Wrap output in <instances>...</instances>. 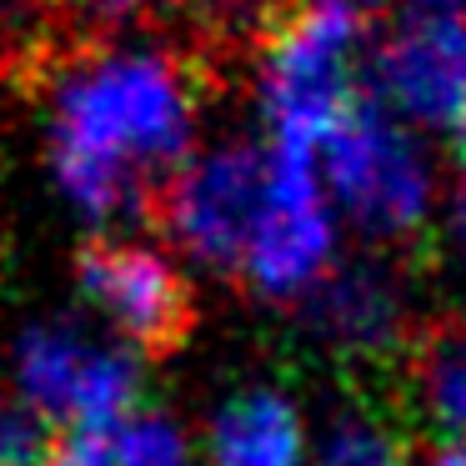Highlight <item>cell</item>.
<instances>
[{"label": "cell", "instance_id": "1", "mask_svg": "<svg viewBox=\"0 0 466 466\" xmlns=\"http://www.w3.org/2000/svg\"><path fill=\"white\" fill-rule=\"evenodd\" d=\"M206 86L161 35L86 41L41 76V156L51 191L86 231L126 236L201 146Z\"/></svg>", "mask_w": 466, "mask_h": 466}, {"label": "cell", "instance_id": "2", "mask_svg": "<svg viewBox=\"0 0 466 466\" xmlns=\"http://www.w3.org/2000/svg\"><path fill=\"white\" fill-rule=\"evenodd\" d=\"M371 15L336 0H296L256 41L251 106L266 151L321 156L326 136L366 101Z\"/></svg>", "mask_w": 466, "mask_h": 466}, {"label": "cell", "instance_id": "3", "mask_svg": "<svg viewBox=\"0 0 466 466\" xmlns=\"http://www.w3.org/2000/svg\"><path fill=\"white\" fill-rule=\"evenodd\" d=\"M316 171L346 236L366 241L371 251L416 241L441 211L446 176L431 136L411 131L371 101H361L326 136Z\"/></svg>", "mask_w": 466, "mask_h": 466}, {"label": "cell", "instance_id": "4", "mask_svg": "<svg viewBox=\"0 0 466 466\" xmlns=\"http://www.w3.org/2000/svg\"><path fill=\"white\" fill-rule=\"evenodd\" d=\"M5 391L51 431H91L141 406V356L86 316H31L5 341Z\"/></svg>", "mask_w": 466, "mask_h": 466}, {"label": "cell", "instance_id": "5", "mask_svg": "<svg viewBox=\"0 0 466 466\" xmlns=\"http://www.w3.org/2000/svg\"><path fill=\"white\" fill-rule=\"evenodd\" d=\"M266 196V146L261 141H201L156 196L161 246L206 276L241 271L256 211Z\"/></svg>", "mask_w": 466, "mask_h": 466}, {"label": "cell", "instance_id": "6", "mask_svg": "<svg viewBox=\"0 0 466 466\" xmlns=\"http://www.w3.org/2000/svg\"><path fill=\"white\" fill-rule=\"evenodd\" d=\"M346 261V226L326 201L311 156L266 151V196L241 256V281L266 306L301 311L321 281Z\"/></svg>", "mask_w": 466, "mask_h": 466}, {"label": "cell", "instance_id": "7", "mask_svg": "<svg viewBox=\"0 0 466 466\" xmlns=\"http://www.w3.org/2000/svg\"><path fill=\"white\" fill-rule=\"evenodd\" d=\"M76 296L91 326L116 336L121 346L161 351L191 321V286L186 266L161 241L126 231L96 236L76 261Z\"/></svg>", "mask_w": 466, "mask_h": 466}, {"label": "cell", "instance_id": "8", "mask_svg": "<svg viewBox=\"0 0 466 466\" xmlns=\"http://www.w3.org/2000/svg\"><path fill=\"white\" fill-rule=\"evenodd\" d=\"M366 101L421 136H466V15L396 11L366 56Z\"/></svg>", "mask_w": 466, "mask_h": 466}, {"label": "cell", "instance_id": "9", "mask_svg": "<svg viewBox=\"0 0 466 466\" xmlns=\"http://www.w3.org/2000/svg\"><path fill=\"white\" fill-rule=\"evenodd\" d=\"M316 346L351 366H386L411 346L416 331V296L401 266L381 251L346 256L321 291L301 306Z\"/></svg>", "mask_w": 466, "mask_h": 466}, {"label": "cell", "instance_id": "10", "mask_svg": "<svg viewBox=\"0 0 466 466\" xmlns=\"http://www.w3.org/2000/svg\"><path fill=\"white\" fill-rule=\"evenodd\" d=\"M311 446V416L281 381H236L211 401L196 436L201 466H306Z\"/></svg>", "mask_w": 466, "mask_h": 466}, {"label": "cell", "instance_id": "11", "mask_svg": "<svg viewBox=\"0 0 466 466\" xmlns=\"http://www.w3.org/2000/svg\"><path fill=\"white\" fill-rule=\"evenodd\" d=\"M411 401L436 436H466V326L421 341L411 361Z\"/></svg>", "mask_w": 466, "mask_h": 466}, {"label": "cell", "instance_id": "12", "mask_svg": "<svg viewBox=\"0 0 466 466\" xmlns=\"http://www.w3.org/2000/svg\"><path fill=\"white\" fill-rule=\"evenodd\" d=\"M116 466H191L196 461V436L166 406H131L126 416L96 426Z\"/></svg>", "mask_w": 466, "mask_h": 466}, {"label": "cell", "instance_id": "13", "mask_svg": "<svg viewBox=\"0 0 466 466\" xmlns=\"http://www.w3.org/2000/svg\"><path fill=\"white\" fill-rule=\"evenodd\" d=\"M306 466H411V451H406L391 421L356 406V411H336L316 431Z\"/></svg>", "mask_w": 466, "mask_h": 466}, {"label": "cell", "instance_id": "14", "mask_svg": "<svg viewBox=\"0 0 466 466\" xmlns=\"http://www.w3.org/2000/svg\"><path fill=\"white\" fill-rule=\"evenodd\" d=\"M176 11L201 41L246 46V41H261L291 11V0H176Z\"/></svg>", "mask_w": 466, "mask_h": 466}, {"label": "cell", "instance_id": "15", "mask_svg": "<svg viewBox=\"0 0 466 466\" xmlns=\"http://www.w3.org/2000/svg\"><path fill=\"white\" fill-rule=\"evenodd\" d=\"M61 436L15 391H0V466H46Z\"/></svg>", "mask_w": 466, "mask_h": 466}, {"label": "cell", "instance_id": "16", "mask_svg": "<svg viewBox=\"0 0 466 466\" xmlns=\"http://www.w3.org/2000/svg\"><path fill=\"white\" fill-rule=\"evenodd\" d=\"M61 5L86 31H96V41H111V35H136L161 0H61Z\"/></svg>", "mask_w": 466, "mask_h": 466}, {"label": "cell", "instance_id": "17", "mask_svg": "<svg viewBox=\"0 0 466 466\" xmlns=\"http://www.w3.org/2000/svg\"><path fill=\"white\" fill-rule=\"evenodd\" d=\"M436 221H441L446 256H451V261L466 271V136L456 141V166H451V176H446V191H441V211H436Z\"/></svg>", "mask_w": 466, "mask_h": 466}, {"label": "cell", "instance_id": "18", "mask_svg": "<svg viewBox=\"0 0 466 466\" xmlns=\"http://www.w3.org/2000/svg\"><path fill=\"white\" fill-rule=\"evenodd\" d=\"M46 466H116V461H111V451H106L101 431L91 426V431H66Z\"/></svg>", "mask_w": 466, "mask_h": 466}, {"label": "cell", "instance_id": "19", "mask_svg": "<svg viewBox=\"0 0 466 466\" xmlns=\"http://www.w3.org/2000/svg\"><path fill=\"white\" fill-rule=\"evenodd\" d=\"M56 0H0V31L5 35H31L46 21Z\"/></svg>", "mask_w": 466, "mask_h": 466}, {"label": "cell", "instance_id": "20", "mask_svg": "<svg viewBox=\"0 0 466 466\" xmlns=\"http://www.w3.org/2000/svg\"><path fill=\"white\" fill-rule=\"evenodd\" d=\"M411 466H466V436H431L411 456Z\"/></svg>", "mask_w": 466, "mask_h": 466}, {"label": "cell", "instance_id": "21", "mask_svg": "<svg viewBox=\"0 0 466 466\" xmlns=\"http://www.w3.org/2000/svg\"><path fill=\"white\" fill-rule=\"evenodd\" d=\"M406 15H466V0H391Z\"/></svg>", "mask_w": 466, "mask_h": 466}, {"label": "cell", "instance_id": "22", "mask_svg": "<svg viewBox=\"0 0 466 466\" xmlns=\"http://www.w3.org/2000/svg\"><path fill=\"white\" fill-rule=\"evenodd\" d=\"M336 5H351V11L371 15V11H381V5H391V0H336Z\"/></svg>", "mask_w": 466, "mask_h": 466}]
</instances>
